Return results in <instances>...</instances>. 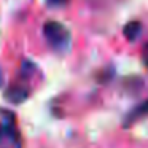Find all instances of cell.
Here are the masks:
<instances>
[{
  "label": "cell",
  "mask_w": 148,
  "mask_h": 148,
  "mask_svg": "<svg viewBox=\"0 0 148 148\" xmlns=\"http://www.w3.org/2000/svg\"><path fill=\"white\" fill-rule=\"evenodd\" d=\"M145 116H148V99L145 100V102H142L140 105H137L127 116H126L124 126L127 127V126H131V124H134V123L140 121L142 118H145Z\"/></svg>",
  "instance_id": "4"
},
{
  "label": "cell",
  "mask_w": 148,
  "mask_h": 148,
  "mask_svg": "<svg viewBox=\"0 0 148 148\" xmlns=\"http://www.w3.org/2000/svg\"><path fill=\"white\" fill-rule=\"evenodd\" d=\"M2 123H0V145L10 143L13 148H21V138L16 127V116L13 112L0 110Z\"/></svg>",
  "instance_id": "2"
},
{
  "label": "cell",
  "mask_w": 148,
  "mask_h": 148,
  "mask_svg": "<svg viewBox=\"0 0 148 148\" xmlns=\"http://www.w3.org/2000/svg\"><path fill=\"white\" fill-rule=\"evenodd\" d=\"M5 97L11 103H23L29 97V89H27L26 84H21V83L11 84L7 89V92H5Z\"/></svg>",
  "instance_id": "3"
},
{
  "label": "cell",
  "mask_w": 148,
  "mask_h": 148,
  "mask_svg": "<svg viewBox=\"0 0 148 148\" xmlns=\"http://www.w3.org/2000/svg\"><path fill=\"white\" fill-rule=\"evenodd\" d=\"M123 34H124V37L129 42H135L142 34V24L138 23V21H131V23H127L124 26Z\"/></svg>",
  "instance_id": "5"
},
{
  "label": "cell",
  "mask_w": 148,
  "mask_h": 148,
  "mask_svg": "<svg viewBox=\"0 0 148 148\" xmlns=\"http://www.w3.org/2000/svg\"><path fill=\"white\" fill-rule=\"evenodd\" d=\"M2 83H3V75H2V70H0V86H2Z\"/></svg>",
  "instance_id": "8"
},
{
  "label": "cell",
  "mask_w": 148,
  "mask_h": 148,
  "mask_svg": "<svg viewBox=\"0 0 148 148\" xmlns=\"http://www.w3.org/2000/svg\"><path fill=\"white\" fill-rule=\"evenodd\" d=\"M48 7H53V8H59V7H64V5L69 3V0H46Z\"/></svg>",
  "instance_id": "6"
},
{
  "label": "cell",
  "mask_w": 148,
  "mask_h": 148,
  "mask_svg": "<svg viewBox=\"0 0 148 148\" xmlns=\"http://www.w3.org/2000/svg\"><path fill=\"white\" fill-rule=\"evenodd\" d=\"M143 58H145V64H147V67H148V43H147V46H145V54H143Z\"/></svg>",
  "instance_id": "7"
},
{
  "label": "cell",
  "mask_w": 148,
  "mask_h": 148,
  "mask_svg": "<svg viewBox=\"0 0 148 148\" xmlns=\"http://www.w3.org/2000/svg\"><path fill=\"white\" fill-rule=\"evenodd\" d=\"M43 35L48 45L51 46L54 51L64 53L70 46V32L69 29L59 21H48L43 26Z\"/></svg>",
  "instance_id": "1"
}]
</instances>
